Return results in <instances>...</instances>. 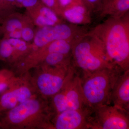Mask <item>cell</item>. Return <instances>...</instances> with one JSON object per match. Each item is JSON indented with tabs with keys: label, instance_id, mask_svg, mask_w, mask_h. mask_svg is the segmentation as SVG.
<instances>
[{
	"label": "cell",
	"instance_id": "2",
	"mask_svg": "<svg viewBox=\"0 0 129 129\" xmlns=\"http://www.w3.org/2000/svg\"><path fill=\"white\" fill-rule=\"evenodd\" d=\"M89 31L79 37L72 48V63L76 70L84 75L117 67L109 60L101 40Z\"/></svg>",
	"mask_w": 129,
	"mask_h": 129
},
{
	"label": "cell",
	"instance_id": "6",
	"mask_svg": "<svg viewBox=\"0 0 129 129\" xmlns=\"http://www.w3.org/2000/svg\"><path fill=\"white\" fill-rule=\"evenodd\" d=\"M91 129H129V113L114 106L92 109Z\"/></svg>",
	"mask_w": 129,
	"mask_h": 129
},
{
	"label": "cell",
	"instance_id": "10",
	"mask_svg": "<svg viewBox=\"0 0 129 129\" xmlns=\"http://www.w3.org/2000/svg\"><path fill=\"white\" fill-rule=\"evenodd\" d=\"M111 101L114 106L129 113V69L118 78L112 90Z\"/></svg>",
	"mask_w": 129,
	"mask_h": 129
},
{
	"label": "cell",
	"instance_id": "3",
	"mask_svg": "<svg viewBox=\"0 0 129 129\" xmlns=\"http://www.w3.org/2000/svg\"><path fill=\"white\" fill-rule=\"evenodd\" d=\"M123 72L118 67H115L83 75L81 77L82 88L88 106L93 109L110 105L113 88Z\"/></svg>",
	"mask_w": 129,
	"mask_h": 129
},
{
	"label": "cell",
	"instance_id": "22",
	"mask_svg": "<svg viewBox=\"0 0 129 129\" xmlns=\"http://www.w3.org/2000/svg\"><path fill=\"white\" fill-rule=\"evenodd\" d=\"M61 9L63 10L78 4H84L83 0H58Z\"/></svg>",
	"mask_w": 129,
	"mask_h": 129
},
{
	"label": "cell",
	"instance_id": "18",
	"mask_svg": "<svg viewBox=\"0 0 129 129\" xmlns=\"http://www.w3.org/2000/svg\"><path fill=\"white\" fill-rule=\"evenodd\" d=\"M22 24L20 20L16 18L11 19L5 23L3 30L9 33L17 30L22 29Z\"/></svg>",
	"mask_w": 129,
	"mask_h": 129
},
{
	"label": "cell",
	"instance_id": "19",
	"mask_svg": "<svg viewBox=\"0 0 129 129\" xmlns=\"http://www.w3.org/2000/svg\"><path fill=\"white\" fill-rule=\"evenodd\" d=\"M86 6L92 13H98L102 11L103 0H83Z\"/></svg>",
	"mask_w": 129,
	"mask_h": 129
},
{
	"label": "cell",
	"instance_id": "26",
	"mask_svg": "<svg viewBox=\"0 0 129 129\" xmlns=\"http://www.w3.org/2000/svg\"><path fill=\"white\" fill-rule=\"evenodd\" d=\"M8 36L9 38L14 39H21V30H17L9 32Z\"/></svg>",
	"mask_w": 129,
	"mask_h": 129
},
{
	"label": "cell",
	"instance_id": "24",
	"mask_svg": "<svg viewBox=\"0 0 129 129\" xmlns=\"http://www.w3.org/2000/svg\"><path fill=\"white\" fill-rule=\"evenodd\" d=\"M35 21L37 25L43 27L53 26L57 24L55 22L47 18L45 16L40 14L37 16Z\"/></svg>",
	"mask_w": 129,
	"mask_h": 129
},
{
	"label": "cell",
	"instance_id": "23",
	"mask_svg": "<svg viewBox=\"0 0 129 129\" xmlns=\"http://www.w3.org/2000/svg\"><path fill=\"white\" fill-rule=\"evenodd\" d=\"M21 30V38L26 42L30 41L34 38V32L31 28L25 27L22 28Z\"/></svg>",
	"mask_w": 129,
	"mask_h": 129
},
{
	"label": "cell",
	"instance_id": "21",
	"mask_svg": "<svg viewBox=\"0 0 129 129\" xmlns=\"http://www.w3.org/2000/svg\"><path fill=\"white\" fill-rule=\"evenodd\" d=\"M44 6L53 10L57 14H61V9L58 0H40Z\"/></svg>",
	"mask_w": 129,
	"mask_h": 129
},
{
	"label": "cell",
	"instance_id": "4",
	"mask_svg": "<svg viewBox=\"0 0 129 129\" xmlns=\"http://www.w3.org/2000/svg\"><path fill=\"white\" fill-rule=\"evenodd\" d=\"M53 116L50 104L32 98L10 109L7 118L12 128H27L39 125L41 119L50 122L41 117L51 119Z\"/></svg>",
	"mask_w": 129,
	"mask_h": 129
},
{
	"label": "cell",
	"instance_id": "5",
	"mask_svg": "<svg viewBox=\"0 0 129 129\" xmlns=\"http://www.w3.org/2000/svg\"><path fill=\"white\" fill-rule=\"evenodd\" d=\"M78 73L73 63L60 67L46 66L36 80V87L42 95L50 99L61 90Z\"/></svg>",
	"mask_w": 129,
	"mask_h": 129
},
{
	"label": "cell",
	"instance_id": "30",
	"mask_svg": "<svg viewBox=\"0 0 129 129\" xmlns=\"http://www.w3.org/2000/svg\"><path fill=\"white\" fill-rule=\"evenodd\" d=\"M2 28H0V32H1V31L2 30Z\"/></svg>",
	"mask_w": 129,
	"mask_h": 129
},
{
	"label": "cell",
	"instance_id": "27",
	"mask_svg": "<svg viewBox=\"0 0 129 129\" xmlns=\"http://www.w3.org/2000/svg\"><path fill=\"white\" fill-rule=\"evenodd\" d=\"M2 1L7 8L9 7L11 5H12L13 3H17L16 0H2Z\"/></svg>",
	"mask_w": 129,
	"mask_h": 129
},
{
	"label": "cell",
	"instance_id": "17",
	"mask_svg": "<svg viewBox=\"0 0 129 129\" xmlns=\"http://www.w3.org/2000/svg\"><path fill=\"white\" fill-rule=\"evenodd\" d=\"M40 14L45 16L47 18L56 23L57 24L61 23V21L58 16V14L53 10L49 8L43 4H40Z\"/></svg>",
	"mask_w": 129,
	"mask_h": 129
},
{
	"label": "cell",
	"instance_id": "13",
	"mask_svg": "<svg viewBox=\"0 0 129 129\" xmlns=\"http://www.w3.org/2000/svg\"><path fill=\"white\" fill-rule=\"evenodd\" d=\"M79 37L74 39L57 40L52 42L45 46V55L47 53L53 52L64 55L72 54L74 44Z\"/></svg>",
	"mask_w": 129,
	"mask_h": 129
},
{
	"label": "cell",
	"instance_id": "12",
	"mask_svg": "<svg viewBox=\"0 0 129 129\" xmlns=\"http://www.w3.org/2000/svg\"><path fill=\"white\" fill-rule=\"evenodd\" d=\"M129 12V0H111L99 13L101 17H120Z\"/></svg>",
	"mask_w": 129,
	"mask_h": 129
},
{
	"label": "cell",
	"instance_id": "25",
	"mask_svg": "<svg viewBox=\"0 0 129 129\" xmlns=\"http://www.w3.org/2000/svg\"><path fill=\"white\" fill-rule=\"evenodd\" d=\"M17 3L27 8L36 7L40 4V0H16Z\"/></svg>",
	"mask_w": 129,
	"mask_h": 129
},
{
	"label": "cell",
	"instance_id": "15",
	"mask_svg": "<svg viewBox=\"0 0 129 129\" xmlns=\"http://www.w3.org/2000/svg\"><path fill=\"white\" fill-rule=\"evenodd\" d=\"M12 90L16 95L18 103H22L32 98V91L26 86H19Z\"/></svg>",
	"mask_w": 129,
	"mask_h": 129
},
{
	"label": "cell",
	"instance_id": "14",
	"mask_svg": "<svg viewBox=\"0 0 129 129\" xmlns=\"http://www.w3.org/2000/svg\"><path fill=\"white\" fill-rule=\"evenodd\" d=\"M18 103L17 97L13 90L3 94L0 101V103L3 108L9 110L15 107Z\"/></svg>",
	"mask_w": 129,
	"mask_h": 129
},
{
	"label": "cell",
	"instance_id": "16",
	"mask_svg": "<svg viewBox=\"0 0 129 129\" xmlns=\"http://www.w3.org/2000/svg\"><path fill=\"white\" fill-rule=\"evenodd\" d=\"M14 50L7 39L0 40V57L2 58H7L11 57Z\"/></svg>",
	"mask_w": 129,
	"mask_h": 129
},
{
	"label": "cell",
	"instance_id": "20",
	"mask_svg": "<svg viewBox=\"0 0 129 129\" xmlns=\"http://www.w3.org/2000/svg\"><path fill=\"white\" fill-rule=\"evenodd\" d=\"M7 40L15 50L19 51L24 52L27 49L28 46L26 42L23 40L11 38H9Z\"/></svg>",
	"mask_w": 129,
	"mask_h": 129
},
{
	"label": "cell",
	"instance_id": "1",
	"mask_svg": "<svg viewBox=\"0 0 129 129\" xmlns=\"http://www.w3.org/2000/svg\"><path fill=\"white\" fill-rule=\"evenodd\" d=\"M102 42L109 60L123 72L129 69V12L108 17L89 30Z\"/></svg>",
	"mask_w": 129,
	"mask_h": 129
},
{
	"label": "cell",
	"instance_id": "29",
	"mask_svg": "<svg viewBox=\"0 0 129 129\" xmlns=\"http://www.w3.org/2000/svg\"><path fill=\"white\" fill-rule=\"evenodd\" d=\"M110 1H111V0H105V1H104V2H103V7L104 6V5H106L107 3L109 2Z\"/></svg>",
	"mask_w": 129,
	"mask_h": 129
},
{
	"label": "cell",
	"instance_id": "28",
	"mask_svg": "<svg viewBox=\"0 0 129 129\" xmlns=\"http://www.w3.org/2000/svg\"><path fill=\"white\" fill-rule=\"evenodd\" d=\"M7 88V84L4 83L0 82V92H2Z\"/></svg>",
	"mask_w": 129,
	"mask_h": 129
},
{
	"label": "cell",
	"instance_id": "7",
	"mask_svg": "<svg viewBox=\"0 0 129 129\" xmlns=\"http://www.w3.org/2000/svg\"><path fill=\"white\" fill-rule=\"evenodd\" d=\"M85 26L60 23L50 26H44L35 35L34 43L39 47L46 46L51 42L60 40L77 39L88 32Z\"/></svg>",
	"mask_w": 129,
	"mask_h": 129
},
{
	"label": "cell",
	"instance_id": "9",
	"mask_svg": "<svg viewBox=\"0 0 129 129\" xmlns=\"http://www.w3.org/2000/svg\"><path fill=\"white\" fill-rule=\"evenodd\" d=\"M67 110H78L89 107L83 93L81 78L77 73L60 91Z\"/></svg>",
	"mask_w": 129,
	"mask_h": 129
},
{
	"label": "cell",
	"instance_id": "8",
	"mask_svg": "<svg viewBox=\"0 0 129 129\" xmlns=\"http://www.w3.org/2000/svg\"><path fill=\"white\" fill-rule=\"evenodd\" d=\"M92 108L89 107L78 110H67L52 118V128L91 129Z\"/></svg>",
	"mask_w": 129,
	"mask_h": 129
},
{
	"label": "cell",
	"instance_id": "31",
	"mask_svg": "<svg viewBox=\"0 0 129 129\" xmlns=\"http://www.w3.org/2000/svg\"><path fill=\"white\" fill-rule=\"evenodd\" d=\"M104 1H105V0H103V2H104Z\"/></svg>",
	"mask_w": 129,
	"mask_h": 129
},
{
	"label": "cell",
	"instance_id": "11",
	"mask_svg": "<svg viewBox=\"0 0 129 129\" xmlns=\"http://www.w3.org/2000/svg\"><path fill=\"white\" fill-rule=\"evenodd\" d=\"M91 13L84 4H80L64 9L61 14L69 23L86 26L91 23Z\"/></svg>",
	"mask_w": 129,
	"mask_h": 129
}]
</instances>
